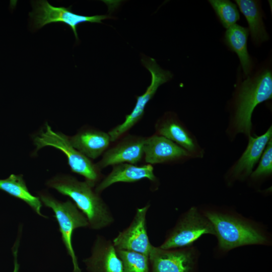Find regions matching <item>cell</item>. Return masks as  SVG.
Instances as JSON below:
<instances>
[{
  "label": "cell",
  "mask_w": 272,
  "mask_h": 272,
  "mask_svg": "<svg viewBox=\"0 0 272 272\" xmlns=\"http://www.w3.org/2000/svg\"><path fill=\"white\" fill-rule=\"evenodd\" d=\"M272 98V72L264 66L238 83L228 103V122L225 130L233 142L239 134L248 138L254 134L252 116L255 107Z\"/></svg>",
  "instance_id": "cell-1"
},
{
  "label": "cell",
  "mask_w": 272,
  "mask_h": 272,
  "mask_svg": "<svg viewBox=\"0 0 272 272\" xmlns=\"http://www.w3.org/2000/svg\"><path fill=\"white\" fill-rule=\"evenodd\" d=\"M47 185L70 197L86 217L91 229L100 230L113 222L107 205L86 181H79L70 175H59L48 180Z\"/></svg>",
  "instance_id": "cell-2"
},
{
  "label": "cell",
  "mask_w": 272,
  "mask_h": 272,
  "mask_svg": "<svg viewBox=\"0 0 272 272\" xmlns=\"http://www.w3.org/2000/svg\"><path fill=\"white\" fill-rule=\"evenodd\" d=\"M203 215L212 224L219 247L222 250L266 242L265 237L257 228L240 218L214 211L206 212Z\"/></svg>",
  "instance_id": "cell-3"
},
{
  "label": "cell",
  "mask_w": 272,
  "mask_h": 272,
  "mask_svg": "<svg viewBox=\"0 0 272 272\" xmlns=\"http://www.w3.org/2000/svg\"><path fill=\"white\" fill-rule=\"evenodd\" d=\"M34 142L37 150L51 146L61 151L67 157L71 170L84 176L85 181L93 187L100 180L101 170L97 165L73 146L70 137L53 131L48 124L45 129L34 138Z\"/></svg>",
  "instance_id": "cell-4"
},
{
  "label": "cell",
  "mask_w": 272,
  "mask_h": 272,
  "mask_svg": "<svg viewBox=\"0 0 272 272\" xmlns=\"http://www.w3.org/2000/svg\"><path fill=\"white\" fill-rule=\"evenodd\" d=\"M40 199L45 206L51 208L54 213V217L59 225L62 242L68 254L72 258L73 272H81L73 247L72 235L77 228L89 226L86 217L69 200L65 202L58 201L45 193L40 194Z\"/></svg>",
  "instance_id": "cell-5"
},
{
  "label": "cell",
  "mask_w": 272,
  "mask_h": 272,
  "mask_svg": "<svg viewBox=\"0 0 272 272\" xmlns=\"http://www.w3.org/2000/svg\"><path fill=\"white\" fill-rule=\"evenodd\" d=\"M141 60L143 65L151 73V83L143 95L137 96L135 105L131 113L125 116L124 121L108 132L112 142L121 138L141 119L146 105L154 97L158 88L173 77L170 71L161 69L154 58L144 56Z\"/></svg>",
  "instance_id": "cell-6"
},
{
  "label": "cell",
  "mask_w": 272,
  "mask_h": 272,
  "mask_svg": "<svg viewBox=\"0 0 272 272\" xmlns=\"http://www.w3.org/2000/svg\"><path fill=\"white\" fill-rule=\"evenodd\" d=\"M206 234L215 235L212 224L195 207H192L178 222L159 247L170 249L189 247Z\"/></svg>",
  "instance_id": "cell-7"
},
{
  "label": "cell",
  "mask_w": 272,
  "mask_h": 272,
  "mask_svg": "<svg viewBox=\"0 0 272 272\" xmlns=\"http://www.w3.org/2000/svg\"><path fill=\"white\" fill-rule=\"evenodd\" d=\"M33 10L29 13L35 29H39L52 23L67 25L73 30L76 39L79 40L77 26L83 23H101L103 20L111 18L108 15L87 16L79 15L71 11V7H54L47 1H37L33 3Z\"/></svg>",
  "instance_id": "cell-8"
},
{
  "label": "cell",
  "mask_w": 272,
  "mask_h": 272,
  "mask_svg": "<svg viewBox=\"0 0 272 272\" xmlns=\"http://www.w3.org/2000/svg\"><path fill=\"white\" fill-rule=\"evenodd\" d=\"M156 133L175 143L186 150L192 159L204 157L205 150L195 135L173 112H166L155 125Z\"/></svg>",
  "instance_id": "cell-9"
},
{
  "label": "cell",
  "mask_w": 272,
  "mask_h": 272,
  "mask_svg": "<svg viewBox=\"0 0 272 272\" xmlns=\"http://www.w3.org/2000/svg\"><path fill=\"white\" fill-rule=\"evenodd\" d=\"M271 138V125L263 134L260 135L254 134V136L252 135L247 138L248 143L245 149L225 174V180L229 185L249 177Z\"/></svg>",
  "instance_id": "cell-10"
},
{
  "label": "cell",
  "mask_w": 272,
  "mask_h": 272,
  "mask_svg": "<svg viewBox=\"0 0 272 272\" xmlns=\"http://www.w3.org/2000/svg\"><path fill=\"white\" fill-rule=\"evenodd\" d=\"M150 205L138 208L131 224L119 233L112 242L116 249L139 252L149 256L153 245L146 228V214Z\"/></svg>",
  "instance_id": "cell-11"
},
{
  "label": "cell",
  "mask_w": 272,
  "mask_h": 272,
  "mask_svg": "<svg viewBox=\"0 0 272 272\" xmlns=\"http://www.w3.org/2000/svg\"><path fill=\"white\" fill-rule=\"evenodd\" d=\"M149 257L152 272H192L195 252L189 247L164 249L153 246Z\"/></svg>",
  "instance_id": "cell-12"
},
{
  "label": "cell",
  "mask_w": 272,
  "mask_h": 272,
  "mask_svg": "<svg viewBox=\"0 0 272 272\" xmlns=\"http://www.w3.org/2000/svg\"><path fill=\"white\" fill-rule=\"evenodd\" d=\"M144 150L145 162L150 165L183 162L192 159L182 148L156 133L145 138Z\"/></svg>",
  "instance_id": "cell-13"
},
{
  "label": "cell",
  "mask_w": 272,
  "mask_h": 272,
  "mask_svg": "<svg viewBox=\"0 0 272 272\" xmlns=\"http://www.w3.org/2000/svg\"><path fill=\"white\" fill-rule=\"evenodd\" d=\"M145 138L130 134L123 137L116 144L108 149L96 164L100 170L120 163L135 165L144 158Z\"/></svg>",
  "instance_id": "cell-14"
},
{
  "label": "cell",
  "mask_w": 272,
  "mask_h": 272,
  "mask_svg": "<svg viewBox=\"0 0 272 272\" xmlns=\"http://www.w3.org/2000/svg\"><path fill=\"white\" fill-rule=\"evenodd\" d=\"M90 272H123V265L112 242L98 236L90 257L84 260Z\"/></svg>",
  "instance_id": "cell-15"
},
{
  "label": "cell",
  "mask_w": 272,
  "mask_h": 272,
  "mask_svg": "<svg viewBox=\"0 0 272 272\" xmlns=\"http://www.w3.org/2000/svg\"><path fill=\"white\" fill-rule=\"evenodd\" d=\"M144 178L156 181L157 178L152 165L141 166L129 163H120L113 166L111 172L96 186L95 192L98 194L116 182H134Z\"/></svg>",
  "instance_id": "cell-16"
},
{
  "label": "cell",
  "mask_w": 272,
  "mask_h": 272,
  "mask_svg": "<svg viewBox=\"0 0 272 272\" xmlns=\"http://www.w3.org/2000/svg\"><path fill=\"white\" fill-rule=\"evenodd\" d=\"M73 146L89 159H95L108 149L111 141L108 132L93 128L83 129L70 137Z\"/></svg>",
  "instance_id": "cell-17"
},
{
  "label": "cell",
  "mask_w": 272,
  "mask_h": 272,
  "mask_svg": "<svg viewBox=\"0 0 272 272\" xmlns=\"http://www.w3.org/2000/svg\"><path fill=\"white\" fill-rule=\"evenodd\" d=\"M248 32V28L235 24L227 29L224 38L226 44L238 55L242 71L246 77L251 75L253 65L247 50Z\"/></svg>",
  "instance_id": "cell-18"
},
{
  "label": "cell",
  "mask_w": 272,
  "mask_h": 272,
  "mask_svg": "<svg viewBox=\"0 0 272 272\" xmlns=\"http://www.w3.org/2000/svg\"><path fill=\"white\" fill-rule=\"evenodd\" d=\"M235 2L247 21L248 31L253 43L257 45L268 40L269 36L263 23L259 2L253 0H236Z\"/></svg>",
  "instance_id": "cell-19"
},
{
  "label": "cell",
  "mask_w": 272,
  "mask_h": 272,
  "mask_svg": "<svg viewBox=\"0 0 272 272\" xmlns=\"http://www.w3.org/2000/svg\"><path fill=\"white\" fill-rule=\"evenodd\" d=\"M0 189L20 199L28 204L38 215L46 218L41 213V201L28 190L22 175L11 174L8 178L0 179Z\"/></svg>",
  "instance_id": "cell-20"
},
{
  "label": "cell",
  "mask_w": 272,
  "mask_h": 272,
  "mask_svg": "<svg viewBox=\"0 0 272 272\" xmlns=\"http://www.w3.org/2000/svg\"><path fill=\"white\" fill-rule=\"evenodd\" d=\"M121 260L123 272H149V256L126 250L116 249Z\"/></svg>",
  "instance_id": "cell-21"
},
{
  "label": "cell",
  "mask_w": 272,
  "mask_h": 272,
  "mask_svg": "<svg viewBox=\"0 0 272 272\" xmlns=\"http://www.w3.org/2000/svg\"><path fill=\"white\" fill-rule=\"evenodd\" d=\"M222 25L228 29L239 20L240 15L236 6L228 0L209 1Z\"/></svg>",
  "instance_id": "cell-22"
},
{
  "label": "cell",
  "mask_w": 272,
  "mask_h": 272,
  "mask_svg": "<svg viewBox=\"0 0 272 272\" xmlns=\"http://www.w3.org/2000/svg\"><path fill=\"white\" fill-rule=\"evenodd\" d=\"M272 174V138L268 142L258 163V166L249 176L256 182L269 177Z\"/></svg>",
  "instance_id": "cell-23"
},
{
  "label": "cell",
  "mask_w": 272,
  "mask_h": 272,
  "mask_svg": "<svg viewBox=\"0 0 272 272\" xmlns=\"http://www.w3.org/2000/svg\"><path fill=\"white\" fill-rule=\"evenodd\" d=\"M20 243V236L17 238L14 246L13 247L12 251L14 257V268L13 272H19L20 265L18 262V251Z\"/></svg>",
  "instance_id": "cell-24"
}]
</instances>
